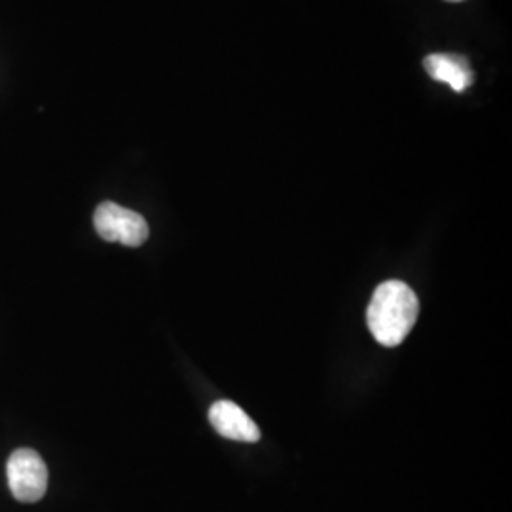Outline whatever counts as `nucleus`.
<instances>
[{
    "label": "nucleus",
    "instance_id": "3",
    "mask_svg": "<svg viewBox=\"0 0 512 512\" xmlns=\"http://www.w3.org/2000/svg\"><path fill=\"white\" fill-rule=\"evenodd\" d=\"M8 486L21 503H37L48 490V469L35 450H16L6 465Z\"/></svg>",
    "mask_w": 512,
    "mask_h": 512
},
{
    "label": "nucleus",
    "instance_id": "1",
    "mask_svg": "<svg viewBox=\"0 0 512 512\" xmlns=\"http://www.w3.org/2000/svg\"><path fill=\"white\" fill-rule=\"evenodd\" d=\"M420 313L416 293L397 279L385 281L376 291L366 310V325L385 348L403 344L404 338L414 329Z\"/></svg>",
    "mask_w": 512,
    "mask_h": 512
},
{
    "label": "nucleus",
    "instance_id": "6",
    "mask_svg": "<svg viewBox=\"0 0 512 512\" xmlns=\"http://www.w3.org/2000/svg\"><path fill=\"white\" fill-rule=\"evenodd\" d=\"M450 2H459V0H450Z\"/></svg>",
    "mask_w": 512,
    "mask_h": 512
},
{
    "label": "nucleus",
    "instance_id": "4",
    "mask_svg": "<svg viewBox=\"0 0 512 512\" xmlns=\"http://www.w3.org/2000/svg\"><path fill=\"white\" fill-rule=\"evenodd\" d=\"M209 421L220 437L238 442H258L260 429L255 421L232 401H217L209 408Z\"/></svg>",
    "mask_w": 512,
    "mask_h": 512
},
{
    "label": "nucleus",
    "instance_id": "5",
    "mask_svg": "<svg viewBox=\"0 0 512 512\" xmlns=\"http://www.w3.org/2000/svg\"><path fill=\"white\" fill-rule=\"evenodd\" d=\"M423 65L433 80L448 84L454 92L463 93L475 82L467 59L459 55H427Z\"/></svg>",
    "mask_w": 512,
    "mask_h": 512
},
{
    "label": "nucleus",
    "instance_id": "2",
    "mask_svg": "<svg viewBox=\"0 0 512 512\" xmlns=\"http://www.w3.org/2000/svg\"><path fill=\"white\" fill-rule=\"evenodd\" d=\"M95 230L105 241L126 247H141L148 239L145 217L114 202L101 203L93 215Z\"/></svg>",
    "mask_w": 512,
    "mask_h": 512
}]
</instances>
